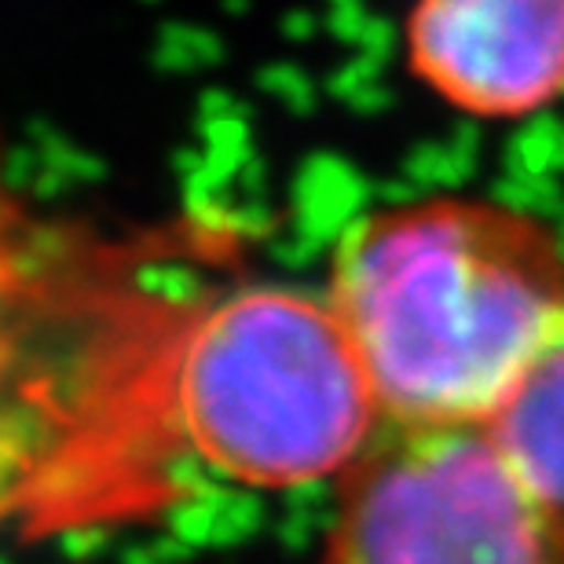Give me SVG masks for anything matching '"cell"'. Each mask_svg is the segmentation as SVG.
<instances>
[{
    "label": "cell",
    "mask_w": 564,
    "mask_h": 564,
    "mask_svg": "<svg viewBox=\"0 0 564 564\" xmlns=\"http://www.w3.org/2000/svg\"><path fill=\"white\" fill-rule=\"evenodd\" d=\"M330 297L386 422L484 425L564 315V246L488 198H422L341 235Z\"/></svg>",
    "instance_id": "1"
},
{
    "label": "cell",
    "mask_w": 564,
    "mask_h": 564,
    "mask_svg": "<svg viewBox=\"0 0 564 564\" xmlns=\"http://www.w3.org/2000/svg\"><path fill=\"white\" fill-rule=\"evenodd\" d=\"M165 408L180 451L250 488L345 477L386 425L330 297L282 286L180 312Z\"/></svg>",
    "instance_id": "2"
},
{
    "label": "cell",
    "mask_w": 564,
    "mask_h": 564,
    "mask_svg": "<svg viewBox=\"0 0 564 564\" xmlns=\"http://www.w3.org/2000/svg\"><path fill=\"white\" fill-rule=\"evenodd\" d=\"M326 564H564V510L484 425L386 422L341 477Z\"/></svg>",
    "instance_id": "3"
},
{
    "label": "cell",
    "mask_w": 564,
    "mask_h": 564,
    "mask_svg": "<svg viewBox=\"0 0 564 564\" xmlns=\"http://www.w3.org/2000/svg\"><path fill=\"white\" fill-rule=\"evenodd\" d=\"M403 66L458 115H539L564 96V0H411Z\"/></svg>",
    "instance_id": "4"
},
{
    "label": "cell",
    "mask_w": 564,
    "mask_h": 564,
    "mask_svg": "<svg viewBox=\"0 0 564 564\" xmlns=\"http://www.w3.org/2000/svg\"><path fill=\"white\" fill-rule=\"evenodd\" d=\"M484 433L543 499L564 510V315L484 422Z\"/></svg>",
    "instance_id": "5"
}]
</instances>
